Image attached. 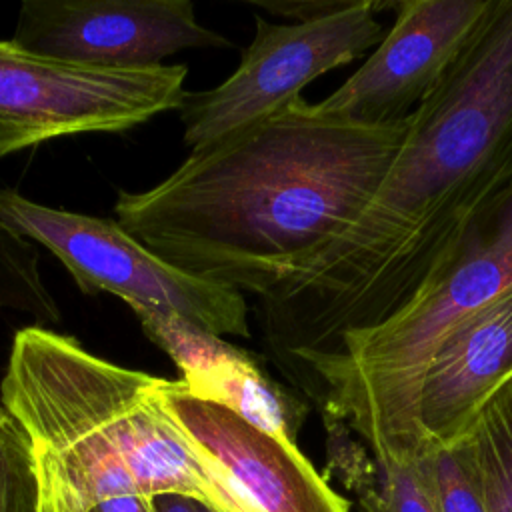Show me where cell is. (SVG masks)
<instances>
[{"mask_svg":"<svg viewBox=\"0 0 512 512\" xmlns=\"http://www.w3.org/2000/svg\"><path fill=\"white\" fill-rule=\"evenodd\" d=\"M512 184V0H494L434 92L408 116L358 220L258 298L264 344L286 374L374 328L444 248Z\"/></svg>","mask_w":512,"mask_h":512,"instance_id":"cell-1","label":"cell"},{"mask_svg":"<svg viewBox=\"0 0 512 512\" xmlns=\"http://www.w3.org/2000/svg\"><path fill=\"white\" fill-rule=\"evenodd\" d=\"M406 126L354 124L298 96L154 188L120 192L116 222L178 270L260 298L358 220Z\"/></svg>","mask_w":512,"mask_h":512,"instance_id":"cell-2","label":"cell"},{"mask_svg":"<svg viewBox=\"0 0 512 512\" xmlns=\"http://www.w3.org/2000/svg\"><path fill=\"white\" fill-rule=\"evenodd\" d=\"M512 288V184L444 248L386 320L344 336L324 356L304 358L286 378L322 412L344 422L382 464H412L428 450L418 390L444 336Z\"/></svg>","mask_w":512,"mask_h":512,"instance_id":"cell-3","label":"cell"},{"mask_svg":"<svg viewBox=\"0 0 512 512\" xmlns=\"http://www.w3.org/2000/svg\"><path fill=\"white\" fill-rule=\"evenodd\" d=\"M162 382L50 328L16 332L0 402L30 444L40 512L140 494L132 462L172 418Z\"/></svg>","mask_w":512,"mask_h":512,"instance_id":"cell-4","label":"cell"},{"mask_svg":"<svg viewBox=\"0 0 512 512\" xmlns=\"http://www.w3.org/2000/svg\"><path fill=\"white\" fill-rule=\"evenodd\" d=\"M0 220L48 248L84 294L172 312L220 338L250 336L244 294L164 262L116 220L50 208L16 190H0Z\"/></svg>","mask_w":512,"mask_h":512,"instance_id":"cell-5","label":"cell"},{"mask_svg":"<svg viewBox=\"0 0 512 512\" xmlns=\"http://www.w3.org/2000/svg\"><path fill=\"white\" fill-rule=\"evenodd\" d=\"M188 70L100 68L0 42V158L82 132H124L180 110Z\"/></svg>","mask_w":512,"mask_h":512,"instance_id":"cell-6","label":"cell"},{"mask_svg":"<svg viewBox=\"0 0 512 512\" xmlns=\"http://www.w3.org/2000/svg\"><path fill=\"white\" fill-rule=\"evenodd\" d=\"M378 8L372 0H350L330 16L296 24L256 16L254 40L234 74L216 88L186 92L180 106L186 146L204 148L268 118L324 72L378 46L386 36Z\"/></svg>","mask_w":512,"mask_h":512,"instance_id":"cell-7","label":"cell"},{"mask_svg":"<svg viewBox=\"0 0 512 512\" xmlns=\"http://www.w3.org/2000/svg\"><path fill=\"white\" fill-rule=\"evenodd\" d=\"M12 44L100 68H152L186 48H230L188 0H24Z\"/></svg>","mask_w":512,"mask_h":512,"instance_id":"cell-8","label":"cell"},{"mask_svg":"<svg viewBox=\"0 0 512 512\" xmlns=\"http://www.w3.org/2000/svg\"><path fill=\"white\" fill-rule=\"evenodd\" d=\"M494 0H402L368 60L318 108L362 126L404 122L442 82Z\"/></svg>","mask_w":512,"mask_h":512,"instance_id":"cell-9","label":"cell"},{"mask_svg":"<svg viewBox=\"0 0 512 512\" xmlns=\"http://www.w3.org/2000/svg\"><path fill=\"white\" fill-rule=\"evenodd\" d=\"M168 410L212 460L232 512H350V502L316 472L296 444L278 440L232 410L164 380Z\"/></svg>","mask_w":512,"mask_h":512,"instance_id":"cell-10","label":"cell"},{"mask_svg":"<svg viewBox=\"0 0 512 512\" xmlns=\"http://www.w3.org/2000/svg\"><path fill=\"white\" fill-rule=\"evenodd\" d=\"M144 334L180 368L186 390L220 404L254 428L296 444L308 404L278 384L262 358L158 308L132 306Z\"/></svg>","mask_w":512,"mask_h":512,"instance_id":"cell-11","label":"cell"},{"mask_svg":"<svg viewBox=\"0 0 512 512\" xmlns=\"http://www.w3.org/2000/svg\"><path fill=\"white\" fill-rule=\"evenodd\" d=\"M512 378V288L458 322L434 350L418 390L426 446L464 436Z\"/></svg>","mask_w":512,"mask_h":512,"instance_id":"cell-12","label":"cell"},{"mask_svg":"<svg viewBox=\"0 0 512 512\" xmlns=\"http://www.w3.org/2000/svg\"><path fill=\"white\" fill-rule=\"evenodd\" d=\"M408 466L434 512H488L470 432L428 448Z\"/></svg>","mask_w":512,"mask_h":512,"instance_id":"cell-13","label":"cell"},{"mask_svg":"<svg viewBox=\"0 0 512 512\" xmlns=\"http://www.w3.org/2000/svg\"><path fill=\"white\" fill-rule=\"evenodd\" d=\"M468 432L488 512H512V378L484 404Z\"/></svg>","mask_w":512,"mask_h":512,"instance_id":"cell-14","label":"cell"},{"mask_svg":"<svg viewBox=\"0 0 512 512\" xmlns=\"http://www.w3.org/2000/svg\"><path fill=\"white\" fill-rule=\"evenodd\" d=\"M0 310L28 314L38 326L60 322V308L40 274L36 246L0 220Z\"/></svg>","mask_w":512,"mask_h":512,"instance_id":"cell-15","label":"cell"},{"mask_svg":"<svg viewBox=\"0 0 512 512\" xmlns=\"http://www.w3.org/2000/svg\"><path fill=\"white\" fill-rule=\"evenodd\" d=\"M0 512H38L32 450L6 410L0 414Z\"/></svg>","mask_w":512,"mask_h":512,"instance_id":"cell-16","label":"cell"},{"mask_svg":"<svg viewBox=\"0 0 512 512\" xmlns=\"http://www.w3.org/2000/svg\"><path fill=\"white\" fill-rule=\"evenodd\" d=\"M354 496L358 512H434L410 466L376 462L374 480Z\"/></svg>","mask_w":512,"mask_h":512,"instance_id":"cell-17","label":"cell"},{"mask_svg":"<svg viewBox=\"0 0 512 512\" xmlns=\"http://www.w3.org/2000/svg\"><path fill=\"white\" fill-rule=\"evenodd\" d=\"M350 0H328V2H288V0H278V2H264V0H250V4L260 6L268 12L286 16V18H296L298 22H308L316 18L330 16L342 8L348 6Z\"/></svg>","mask_w":512,"mask_h":512,"instance_id":"cell-18","label":"cell"},{"mask_svg":"<svg viewBox=\"0 0 512 512\" xmlns=\"http://www.w3.org/2000/svg\"><path fill=\"white\" fill-rule=\"evenodd\" d=\"M90 512H156L154 498L144 494H122L96 504Z\"/></svg>","mask_w":512,"mask_h":512,"instance_id":"cell-19","label":"cell"},{"mask_svg":"<svg viewBox=\"0 0 512 512\" xmlns=\"http://www.w3.org/2000/svg\"><path fill=\"white\" fill-rule=\"evenodd\" d=\"M154 506H156V512H216L214 508L206 506L196 498L178 496V494L156 496Z\"/></svg>","mask_w":512,"mask_h":512,"instance_id":"cell-20","label":"cell"},{"mask_svg":"<svg viewBox=\"0 0 512 512\" xmlns=\"http://www.w3.org/2000/svg\"><path fill=\"white\" fill-rule=\"evenodd\" d=\"M2 412H4V406H2V402H0V414H2Z\"/></svg>","mask_w":512,"mask_h":512,"instance_id":"cell-21","label":"cell"}]
</instances>
